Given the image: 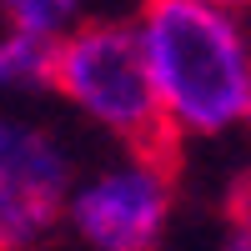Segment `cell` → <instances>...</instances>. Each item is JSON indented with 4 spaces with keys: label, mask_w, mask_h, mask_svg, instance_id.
<instances>
[{
    "label": "cell",
    "mask_w": 251,
    "mask_h": 251,
    "mask_svg": "<svg viewBox=\"0 0 251 251\" xmlns=\"http://www.w3.org/2000/svg\"><path fill=\"white\" fill-rule=\"evenodd\" d=\"M50 46H55V40L5 35V40H0V86H46Z\"/></svg>",
    "instance_id": "8992f818"
},
{
    "label": "cell",
    "mask_w": 251,
    "mask_h": 251,
    "mask_svg": "<svg viewBox=\"0 0 251 251\" xmlns=\"http://www.w3.org/2000/svg\"><path fill=\"white\" fill-rule=\"evenodd\" d=\"M211 5H221V10H241L246 0H211Z\"/></svg>",
    "instance_id": "52a82bcc"
},
{
    "label": "cell",
    "mask_w": 251,
    "mask_h": 251,
    "mask_svg": "<svg viewBox=\"0 0 251 251\" xmlns=\"http://www.w3.org/2000/svg\"><path fill=\"white\" fill-rule=\"evenodd\" d=\"M71 216L91 251H161L171 221V186L136 166L106 171L75 196Z\"/></svg>",
    "instance_id": "277c9868"
},
{
    "label": "cell",
    "mask_w": 251,
    "mask_h": 251,
    "mask_svg": "<svg viewBox=\"0 0 251 251\" xmlns=\"http://www.w3.org/2000/svg\"><path fill=\"white\" fill-rule=\"evenodd\" d=\"M71 191V161L40 126L0 116V251H40Z\"/></svg>",
    "instance_id": "3957f363"
},
{
    "label": "cell",
    "mask_w": 251,
    "mask_h": 251,
    "mask_svg": "<svg viewBox=\"0 0 251 251\" xmlns=\"http://www.w3.org/2000/svg\"><path fill=\"white\" fill-rule=\"evenodd\" d=\"M141 55L171 121L196 136L241 126L251 106L246 35L211 0H141Z\"/></svg>",
    "instance_id": "7a4b0ae2"
},
{
    "label": "cell",
    "mask_w": 251,
    "mask_h": 251,
    "mask_svg": "<svg viewBox=\"0 0 251 251\" xmlns=\"http://www.w3.org/2000/svg\"><path fill=\"white\" fill-rule=\"evenodd\" d=\"M0 10L10 20V35L60 40L75 20V0H0Z\"/></svg>",
    "instance_id": "5b68a950"
},
{
    "label": "cell",
    "mask_w": 251,
    "mask_h": 251,
    "mask_svg": "<svg viewBox=\"0 0 251 251\" xmlns=\"http://www.w3.org/2000/svg\"><path fill=\"white\" fill-rule=\"evenodd\" d=\"M46 86L60 91L71 106H80L96 126H106L126 146L136 171L156 176L161 186L181 181L186 136L171 121V111H166L151 71H146L141 40L131 25H121V20L71 25L50 46Z\"/></svg>",
    "instance_id": "6da1fadb"
}]
</instances>
